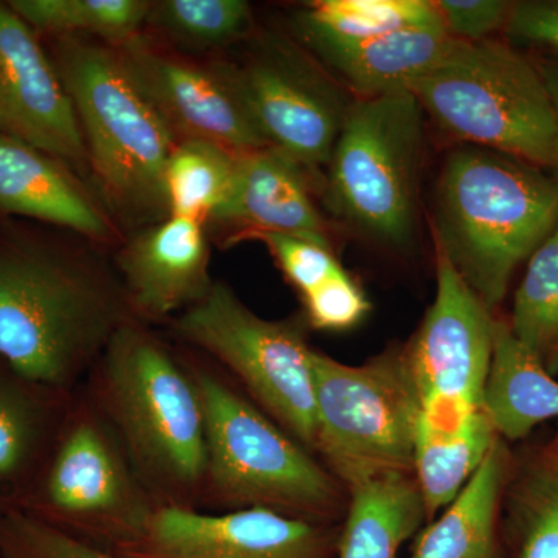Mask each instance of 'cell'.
Here are the masks:
<instances>
[{
  "mask_svg": "<svg viewBox=\"0 0 558 558\" xmlns=\"http://www.w3.org/2000/svg\"><path fill=\"white\" fill-rule=\"evenodd\" d=\"M47 227L0 219V360L73 391L134 315L117 270Z\"/></svg>",
  "mask_w": 558,
  "mask_h": 558,
  "instance_id": "6da1fadb",
  "label": "cell"
},
{
  "mask_svg": "<svg viewBox=\"0 0 558 558\" xmlns=\"http://www.w3.org/2000/svg\"><path fill=\"white\" fill-rule=\"evenodd\" d=\"M81 387L119 436L157 508L199 510L204 405L182 352L132 318Z\"/></svg>",
  "mask_w": 558,
  "mask_h": 558,
  "instance_id": "7a4b0ae2",
  "label": "cell"
},
{
  "mask_svg": "<svg viewBox=\"0 0 558 558\" xmlns=\"http://www.w3.org/2000/svg\"><path fill=\"white\" fill-rule=\"evenodd\" d=\"M558 222V179L543 168L480 146L459 145L436 186V250L495 310L513 271Z\"/></svg>",
  "mask_w": 558,
  "mask_h": 558,
  "instance_id": "3957f363",
  "label": "cell"
},
{
  "mask_svg": "<svg viewBox=\"0 0 558 558\" xmlns=\"http://www.w3.org/2000/svg\"><path fill=\"white\" fill-rule=\"evenodd\" d=\"M204 405L207 462L199 510L267 509L326 524L341 509L339 481L279 427L226 371L182 352Z\"/></svg>",
  "mask_w": 558,
  "mask_h": 558,
  "instance_id": "277c9868",
  "label": "cell"
},
{
  "mask_svg": "<svg viewBox=\"0 0 558 558\" xmlns=\"http://www.w3.org/2000/svg\"><path fill=\"white\" fill-rule=\"evenodd\" d=\"M44 44L75 108L102 197L134 222L168 218L165 168L178 140L119 47L81 36H47Z\"/></svg>",
  "mask_w": 558,
  "mask_h": 558,
  "instance_id": "5b68a950",
  "label": "cell"
},
{
  "mask_svg": "<svg viewBox=\"0 0 558 558\" xmlns=\"http://www.w3.org/2000/svg\"><path fill=\"white\" fill-rule=\"evenodd\" d=\"M409 90L424 116L459 145L558 170L557 120L548 87L538 64L512 44L454 40Z\"/></svg>",
  "mask_w": 558,
  "mask_h": 558,
  "instance_id": "8992f818",
  "label": "cell"
},
{
  "mask_svg": "<svg viewBox=\"0 0 558 558\" xmlns=\"http://www.w3.org/2000/svg\"><path fill=\"white\" fill-rule=\"evenodd\" d=\"M422 156L424 112L410 90L355 98L328 165L329 208L376 244L409 247Z\"/></svg>",
  "mask_w": 558,
  "mask_h": 558,
  "instance_id": "52a82bcc",
  "label": "cell"
},
{
  "mask_svg": "<svg viewBox=\"0 0 558 558\" xmlns=\"http://www.w3.org/2000/svg\"><path fill=\"white\" fill-rule=\"evenodd\" d=\"M156 508L119 436L80 385L22 512L84 545L113 553L142 534Z\"/></svg>",
  "mask_w": 558,
  "mask_h": 558,
  "instance_id": "ba28073f",
  "label": "cell"
},
{
  "mask_svg": "<svg viewBox=\"0 0 558 558\" xmlns=\"http://www.w3.org/2000/svg\"><path fill=\"white\" fill-rule=\"evenodd\" d=\"M317 447L333 478L349 488L413 472L421 400L403 354L362 366L312 349Z\"/></svg>",
  "mask_w": 558,
  "mask_h": 558,
  "instance_id": "9c48e42d",
  "label": "cell"
},
{
  "mask_svg": "<svg viewBox=\"0 0 558 558\" xmlns=\"http://www.w3.org/2000/svg\"><path fill=\"white\" fill-rule=\"evenodd\" d=\"M183 343L226 371L267 416L315 453L312 349L301 319H264L213 282L204 300L171 319Z\"/></svg>",
  "mask_w": 558,
  "mask_h": 558,
  "instance_id": "30bf717a",
  "label": "cell"
},
{
  "mask_svg": "<svg viewBox=\"0 0 558 558\" xmlns=\"http://www.w3.org/2000/svg\"><path fill=\"white\" fill-rule=\"evenodd\" d=\"M497 322L449 258L436 250V296L403 352L421 416L442 427L483 410Z\"/></svg>",
  "mask_w": 558,
  "mask_h": 558,
  "instance_id": "8fae6325",
  "label": "cell"
},
{
  "mask_svg": "<svg viewBox=\"0 0 558 558\" xmlns=\"http://www.w3.org/2000/svg\"><path fill=\"white\" fill-rule=\"evenodd\" d=\"M233 70L267 145L307 171L328 168L355 98L289 40H266L253 58Z\"/></svg>",
  "mask_w": 558,
  "mask_h": 558,
  "instance_id": "7c38bea8",
  "label": "cell"
},
{
  "mask_svg": "<svg viewBox=\"0 0 558 558\" xmlns=\"http://www.w3.org/2000/svg\"><path fill=\"white\" fill-rule=\"evenodd\" d=\"M339 539L325 524L267 509L204 512L156 508L120 558H333Z\"/></svg>",
  "mask_w": 558,
  "mask_h": 558,
  "instance_id": "4fadbf2b",
  "label": "cell"
},
{
  "mask_svg": "<svg viewBox=\"0 0 558 558\" xmlns=\"http://www.w3.org/2000/svg\"><path fill=\"white\" fill-rule=\"evenodd\" d=\"M119 49L178 142L207 140L238 154L269 146L242 97L233 65L175 57L142 35Z\"/></svg>",
  "mask_w": 558,
  "mask_h": 558,
  "instance_id": "5bb4252c",
  "label": "cell"
},
{
  "mask_svg": "<svg viewBox=\"0 0 558 558\" xmlns=\"http://www.w3.org/2000/svg\"><path fill=\"white\" fill-rule=\"evenodd\" d=\"M0 131L70 167L87 165L75 108L40 35L0 2Z\"/></svg>",
  "mask_w": 558,
  "mask_h": 558,
  "instance_id": "9a60e30c",
  "label": "cell"
},
{
  "mask_svg": "<svg viewBox=\"0 0 558 558\" xmlns=\"http://www.w3.org/2000/svg\"><path fill=\"white\" fill-rule=\"evenodd\" d=\"M204 223L168 216L149 223L117 255V274L132 315L145 325L167 322L211 289Z\"/></svg>",
  "mask_w": 558,
  "mask_h": 558,
  "instance_id": "2e32d148",
  "label": "cell"
},
{
  "mask_svg": "<svg viewBox=\"0 0 558 558\" xmlns=\"http://www.w3.org/2000/svg\"><path fill=\"white\" fill-rule=\"evenodd\" d=\"M73 391L33 380L0 360V513L22 512L27 505L60 438Z\"/></svg>",
  "mask_w": 558,
  "mask_h": 558,
  "instance_id": "e0dca14e",
  "label": "cell"
},
{
  "mask_svg": "<svg viewBox=\"0 0 558 558\" xmlns=\"http://www.w3.org/2000/svg\"><path fill=\"white\" fill-rule=\"evenodd\" d=\"M0 219H24L92 240L109 236L108 216L64 160L0 131Z\"/></svg>",
  "mask_w": 558,
  "mask_h": 558,
  "instance_id": "ac0fdd59",
  "label": "cell"
},
{
  "mask_svg": "<svg viewBox=\"0 0 558 558\" xmlns=\"http://www.w3.org/2000/svg\"><path fill=\"white\" fill-rule=\"evenodd\" d=\"M211 220L332 248L325 219L312 201L306 168L274 146L241 154L229 196Z\"/></svg>",
  "mask_w": 558,
  "mask_h": 558,
  "instance_id": "d6986e66",
  "label": "cell"
},
{
  "mask_svg": "<svg viewBox=\"0 0 558 558\" xmlns=\"http://www.w3.org/2000/svg\"><path fill=\"white\" fill-rule=\"evenodd\" d=\"M508 462L505 444L495 440L446 512L418 535L410 558H501L497 520Z\"/></svg>",
  "mask_w": 558,
  "mask_h": 558,
  "instance_id": "ffe728a7",
  "label": "cell"
},
{
  "mask_svg": "<svg viewBox=\"0 0 558 558\" xmlns=\"http://www.w3.org/2000/svg\"><path fill=\"white\" fill-rule=\"evenodd\" d=\"M453 43L442 27L410 28L317 53L339 73L355 98H373L409 90Z\"/></svg>",
  "mask_w": 558,
  "mask_h": 558,
  "instance_id": "44dd1931",
  "label": "cell"
},
{
  "mask_svg": "<svg viewBox=\"0 0 558 558\" xmlns=\"http://www.w3.org/2000/svg\"><path fill=\"white\" fill-rule=\"evenodd\" d=\"M483 409L497 435L509 440L558 417V381L501 322L495 329Z\"/></svg>",
  "mask_w": 558,
  "mask_h": 558,
  "instance_id": "7402d4cb",
  "label": "cell"
},
{
  "mask_svg": "<svg viewBox=\"0 0 558 558\" xmlns=\"http://www.w3.org/2000/svg\"><path fill=\"white\" fill-rule=\"evenodd\" d=\"M427 517L416 481L387 475L351 488L348 520L337 558H398Z\"/></svg>",
  "mask_w": 558,
  "mask_h": 558,
  "instance_id": "603a6c76",
  "label": "cell"
},
{
  "mask_svg": "<svg viewBox=\"0 0 558 558\" xmlns=\"http://www.w3.org/2000/svg\"><path fill=\"white\" fill-rule=\"evenodd\" d=\"M497 436L484 409L451 427L418 417L413 472L427 519L458 497L483 464Z\"/></svg>",
  "mask_w": 558,
  "mask_h": 558,
  "instance_id": "cb8c5ba5",
  "label": "cell"
},
{
  "mask_svg": "<svg viewBox=\"0 0 558 558\" xmlns=\"http://www.w3.org/2000/svg\"><path fill=\"white\" fill-rule=\"evenodd\" d=\"M428 27H442L432 0H318L296 17L301 39L315 51Z\"/></svg>",
  "mask_w": 558,
  "mask_h": 558,
  "instance_id": "d4e9b609",
  "label": "cell"
},
{
  "mask_svg": "<svg viewBox=\"0 0 558 558\" xmlns=\"http://www.w3.org/2000/svg\"><path fill=\"white\" fill-rule=\"evenodd\" d=\"M241 154L207 140L175 142L165 168L170 216L211 220L233 185Z\"/></svg>",
  "mask_w": 558,
  "mask_h": 558,
  "instance_id": "484cf974",
  "label": "cell"
},
{
  "mask_svg": "<svg viewBox=\"0 0 558 558\" xmlns=\"http://www.w3.org/2000/svg\"><path fill=\"white\" fill-rule=\"evenodd\" d=\"M21 20L43 36H97L112 47L138 38L148 21L146 0H10Z\"/></svg>",
  "mask_w": 558,
  "mask_h": 558,
  "instance_id": "4316f807",
  "label": "cell"
},
{
  "mask_svg": "<svg viewBox=\"0 0 558 558\" xmlns=\"http://www.w3.org/2000/svg\"><path fill=\"white\" fill-rule=\"evenodd\" d=\"M509 329L549 374H558V222L529 258Z\"/></svg>",
  "mask_w": 558,
  "mask_h": 558,
  "instance_id": "83f0119b",
  "label": "cell"
},
{
  "mask_svg": "<svg viewBox=\"0 0 558 558\" xmlns=\"http://www.w3.org/2000/svg\"><path fill=\"white\" fill-rule=\"evenodd\" d=\"M510 543L513 558H558V459L550 453L513 487Z\"/></svg>",
  "mask_w": 558,
  "mask_h": 558,
  "instance_id": "f1b7e54d",
  "label": "cell"
},
{
  "mask_svg": "<svg viewBox=\"0 0 558 558\" xmlns=\"http://www.w3.org/2000/svg\"><path fill=\"white\" fill-rule=\"evenodd\" d=\"M146 24L183 46L215 49L247 38L253 13L244 0H161L150 2Z\"/></svg>",
  "mask_w": 558,
  "mask_h": 558,
  "instance_id": "f546056e",
  "label": "cell"
},
{
  "mask_svg": "<svg viewBox=\"0 0 558 558\" xmlns=\"http://www.w3.org/2000/svg\"><path fill=\"white\" fill-rule=\"evenodd\" d=\"M0 558H120L70 538L24 512L0 513Z\"/></svg>",
  "mask_w": 558,
  "mask_h": 558,
  "instance_id": "4dcf8cb0",
  "label": "cell"
},
{
  "mask_svg": "<svg viewBox=\"0 0 558 558\" xmlns=\"http://www.w3.org/2000/svg\"><path fill=\"white\" fill-rule=\"evenodd\" d=\"M269 247L282 274L304 296L344 271L332 248L317 242L279 233H256Z\"/></svg>",
  "mask_w": 558,
  "mask_h": 558,
  "instance_id": "1f68e13d",
  "label": "cell"
},
{
  "mask_svg": "<svg viewBox=\"0 0 558 558\" xmlns=\"http://www.w3.org/2000/svg\"><path fill=\"white\" fill-rule=\"evenodd\" d=\"M301 299L306 311L307 325L319 330L354 328L369 311L365 293L347 271H341Z\"/></svg>",
  "mask_w": 558,
  "mask_h": 558,
  "instance_id": "d6a6232c",
  "label": "cell"
},
{
  "mask_svg": "<svg viewBox=\"0 0 558 558\" xmlns=\"http://www.w3.org/2000/svg\"><path fill=\"white\" fill-rule=\"evenodd\" d=\"M444 32L459 43H483L505 31L513 2L506 0H432Z\"/></svg>",
  "mask_w": 558,
  "mask_h": 558,
  "instance_id": "836d02e7",
  "label": "cell"
},
{
  "mask_svg": "<svg viewBox=\"0 0 558 558\" xmlns=\"http://www.w3.org/2000/svg\"><path fill=\"white\" fill-rule=\"evenodd\" d=\"M505 33L513 46L548 51L558 60V0L513 2Z\"/></svg>",
  "mask_w": 558,
  "mask_h": 558,
  "instance_id": "e575fe53",
  "label": "cell"
},
{
  "mask_svg": "<svg viewBox=\"0 0 558 558\" xmlns=\"http://www.w3.org/2000/svg\"><path fill=\"white\" fill-rule=\"evenodd\" d=\"M539 72L548 87L550 100H553L554 112H556L557 131H558V60H548L539 62Z\"/></svg>",
  "mask_w": 558,
  "mask_h": 558,
  "instance_id": "d590c367",
  "label": "cell"
},
{
  "mask_svg": "<svg viewBox=\"0 0 558 558\" xmlns=\"http://www.w3.org/2000/svg\"><path fill=\"white\" fill-rule=\"evenodd\" d=\"M549 453L553 454L554 458L558 459V435L556 440H554L553 447H550Z\"/></svg>",
  "mask_w": 558,
  "mask_h": 558,
  "instance_id": "8d00e7d4",
  "label": "cell"
}]
</instances>
